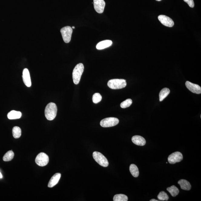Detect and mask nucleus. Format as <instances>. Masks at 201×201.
Segmentation results:
<instances>
[{"label":"nucleus","instance_id":"obj_21","mask_svg":"<svg viewBox=\"0 0 201 201\" xmlns=\"http://www.w3.org/2000/svg\"><path fill=\"white\" fill-rule=\"evenodd\" d=\"M13 136L15 139L19 138L21 135V130L20 127L15 126L12 129Z\"/></svg>","mask_w":201,"mask_h":201},{"label":"nucleus","instance_id":"obj_18","mask_svg":"<svg viewBox=\"0 0 201 201\" xmlns=\"http://www.w3.org/2000/svg\"><path fill=\"white\" fill-rule=\"evenodd\" d=\"M170 90L168 88H163L160 91L159 94L160 100V101H163V100L166 98L168 95L170 93Z\"/></svg>","mask_w":201,"mask_h":201},{"label":"nucleus","instance_id":"obj_4","mask_svg":"<svg viewBox=\"0 0 201 201\" xmlns=\"http://www.w3.org/2000/svg\"><path fill=\"white\" fill-rule=\"evenodd\" d=\"M93 157L95 161L101 166L104 167L108 166L109 163L107 160L101 153L98 152H94Z\"/></svg>","mask_w":201,"mask_h":201},{"label":"nucleus","instance_id":"obj_12","mask_svg":"<svg viewBox=\"0 0 201 201\" xmlns=\"http://www.w3.org/2000/svg\"><path fill=\"white\" fill-rule=\"evenodd\" d=\"M22 78L24 84L27 87H30L31 85L30 72L27 68L24 69L22 73Z\"/></svg>","mask_w":201,"mask_h":201},{"label":"nucleus","instance_id":"obj_13","mask_svg":"<svg viewBox=\"0 0 201 201\" xmlns=\"http://www.w3.org/2000/svg\"><path fill=\"white\" fill-rule=\"evenodd\" d=\"M132 141L135 145L140 146H143L146 143L144 138L140 136L136 135L132 137Z\"/></svg>","mask_w":201,"mask_h":201},{"label":"nucleus","instance_id":"obj_29","mask_svg":"<svg viewBox=\"0 0 201 201\" xmlns=\"http://www.w3.org/2000/svg\"><path fill=\"white\" fill-rule=\"evenodd\" d=\"M2 174L1 173V172H0V178H2Z\"/></svg>","mask_w":201,"mask_h":201},{"label":"nucleus","instance_id":"obj_6","mask_svg":"<svg viewBox=\"0 0 201 201\" xmlns=\"http://www.w3.org/2000/svg\"><path fill=\"white\" fill-rule=\"evenodd\" d=\"M72 32V28L70 26L65 27L61 29V32L65 43H69L71 41Z\"/></svg>","mask_w":201,"mask_h":201},{"label":"nucleus","instance_id":"obj_28","mask_svg":"<svg viewBox=\"0 0 201 201\" xmlns=\"http://www.w3.org/2000/svg\"><path fill=\"white\" fill-rule=\"evenodd\" d=\"M150 201H159V200H156V199H151V200H150Z\"/></svg>","mask_w":201,"mask_h":201},{"label":"nucleus","instance_id":"obj_20","mask_svg":"<svg viewBox=\"0 0 201 201\" xmlns=\"http://www.w3.org/2000/svg\"><path fill=\"white\" fill-rule=\"evenodd\" d=\"M166 189L173 197H176L179 194V189L175 186H172L171 187H168Z\"/></svg>","mask_w":201,"mask_h":201},{"label":"nucleus","instance_id":"obj_22","mask_svg":"<svg viewBox=\"0 0 201 201\" xmlns=\"http://www.w3.org/2000/svg\"><path fill=\"white\" fill-rule=\"evenodd\" d=\"M14 154L12 150H10L6 152L3 157V159L4 161H11L14 158Z\"/></svg>","mask_w":201,"mask_h":201},{"label":"nucleus","instance_id":"obj_8","mask_svg":"<svg viewBox=\"0 0 201 201\" xmlns=\"http://www.w3.org/2000/svg\"><path fill=\"white\" fill-rule=\"evenodd\" d=\"M183 156L181 152H176L169 155L168 159V161L170 164H175L176 163L182 161Z\"/></svg>","mask_w":201,"mask_h":201},{"label":"nucleus","instance_id":"obj_26","mask_svg":"<svg viewBox=\"0 0 201 201\" xmlns=\"http://www.w3.org/2000/svg\"><path fill=\"white\" fill-rule=\"evenodd\" d=\"M101 100L102 96L99 93H95L94 94L93 97H92V100H93L94 103H98L101 101Z\"/></svg>","mask_w":201,"mask_h":201},{"label":"nucleus","instance_id":"obj_2","mask_svg":"<svg viewBox=\"0 0 201 201\" xmlns=\"http://www.w3.org/2000/svg\"><path fill=\"white\" fill-rule=\"evenodd\" d=\"M84 69V64L82 63L78 64L74 67L73 71L72 77L74 83L76 85L78 84L80 82Z\"/></svg>","mask_w":201,"mask_h":201},{"label":"nucleus","instance_id":"obj_3","mask_svg":"<svg viewBox=\"0 0 201 201\" xmlns=\"http://www.w3.org/2000/svg\"><path fill=\"white\" fill-rule=\"evenodd\" d=\"M107 85L110 88L117 90L124 88L127 85V83L124 79H113L108 82Z\"/></svg>","mask_w":201,"mask_h":201},{"label":"nucleus","instance_id":"obj_24","mask_svg":"<svg viewBox=\"0 0 201 201\" xmlns=\"http://www.w3.org/2000/svg\"><path fill=\"white\" fill-rule=\"evenodd\" d=\"M158 198L160 201H168L169 199V196L166 193L162 191L158 194Z\"/></svg>","mask_w":201,"mask_h":201},{"label":"nucleus","instance_id":"obj_9","mask_svg":"<svg viewBox=\"0 0 201 201\" xmlns=\"http://www.w3.org/2000/svg\"><path fill=\"white\" fill-rule=\"evenodd\" d=\"M94 8L99 14H102L104 11L105 3L104 0H94Z\"/></svg>","mask_w":201,"mask_h":201},{"label":"nucleus","instance_id":"obj_15","mask_svg":"<svg viewBox=\"0 0 201 201\" xmlns=\"http://www.w3.org/2000/svg\"><path fill=\"white\" fill-rule=\"evenodd\" d=\"M113 42L110 40H105L99 42L97 45L96 48L98 50H102L108 48L111 46Z\"/></svg>","mask_w":201,"mask_h":201},{"label":"nucleus","instance_id":"obj_1","mask_svg":"<svg viewBox=\"0 0 201 201\" xmlns=\"http://www.w3.org/2000/svg\"><path fill=\"white\" fill-rule=\"evenodd\" d=\"M58 108L55 103H50L47 105L45 110V115L48 120H52L56 117Z\"/></svg>","mask_w":201,"mask_h":201},{"label":"nucleus","instance_id":"obj_23","mask_svg":"<svg viewBox=\"0 0 201 201\" xmlns=\"http://www.w3.org/2000/svg\"><path fill=\"white\" fill-rule=\"evenodd\" d=\"M114 201H127L128 197L124 194H118L114 196L113 198Z\"/></svg>","mask_w":201,"mask_h":201},{"label":"nucleus","instance_id":"obj_17","mask_svg":"<svg viewBox=\"0 0 201 201\" xmlns=\"http://www.w3.org/2000/svg\"><path fill=\"white\" fill-rule=\"evenodd\" d=\"M22 116V114L20 111L12 110L8 113V118L10 120L19 119Z\"/></svg>","mask_w":201,"mask_h":201},{"label":"nucleus","instance_id":"obj_10","mask_svg":"<svg viewBox=\"0 0 201 201\" xmlns=\"http://www.w3.org/2000/svg\"><path fill=\"white\" fill-rule=\"evenodd\" d=\"M158 19L160 22L165 26L171 27L174 25V22L170 17L165 15L158 16Z\"/></svg>","mask_w":201,"mask_h":201},{"label":"nucleus","instance_id":"obj_19","mask_svg":"<svg viewBox=\"0 0 201 201\" xmlns=\"http://www.w3.org/2000/svg\"><path fill=\"white\" fill-rule=\"evenodd\" d=\"M130 171L134 177H137L138 176L139 171L137 165L134 164H131L130 166Z\"/></svg>","mask_w":201,"mask_h":201},{"label":"nucleus","instance_id":"obj_14","mask_svg":"<svg viewBox=\"0 0 201 201\" xmlns=\"http://www.w3.org/2000/svg\"><path fill=\"white\" fill-rule=\"evenodd\" d=\"M61 175L59 173L55 174L50 180L48 184V187L51 188L56 185L59 182L60 178L61 177Z\"/></svg>","mask_w":201,"mask_h":201},{"label":"nucleus","instance_id":"obj_27","mask_svg":"<svg viewBox=\"0 0 201 201\" xmlns=\"http://www.w3.org/2000/svg\"><path fill=\"white\" fill-rule=\"evenodd\" d=\"M185 2L187 3L189 7L193 8L194 6V4L193 0H183Z\"/></svg>","mask_w":201,"mask_h":201},{"label":"nucleus","instance_id":"obj_31","mask_svg":"<svg viewBox=\"0 0 201 201\" xmlns=\"http://www.w3.org/2000/svg\"><path fill=\"white\" fill-rule=\"evenodd\" d=\"M156 1H162V0H156Z\"/></svg>","mask_w":201,"mask_h":201},{"label":"nucleus","instance_id":"obj_5","mask_svg":"<svg viewBox=\"0 0 201 201\" xmlns=\"http://www.w3.org/2000/svg\"><path fill=\"white\" fill-rule=\"evenodd\" d=\"M119 120L115 117H108L102 120L100 122V125L103 127H113L119 124Z\"/></svg>","mask_w":201,"mask_h":201},{"label":"nucleus","instance_id":"obj_30","mask_svg":"<svg viewBox=\"0 0 201 201\" xmlns=\"http://www.w3.org/2000/svg\"><path fill=\"white\" fill-rule=\"evenodd\" d=\"M72 28H73V29H74V28H75V27L73 26V27H72Z\"/></svg>","mask_w":201,"mask_h":201},{"label":"nucleus","instance_id":"obj_7","mask_svg":"<svg viewBox=\"0 0 201 201\" xmlns=\"http://www.w3.org/2000/svg\"><path fill=\"white\" fill-rule=\"evenodd\" d=\"M35 163L38 166H44L48 165L49 162V157L46 154L41 152L37 155L35 160Z\"/></svg>","mask_w":201,"mask_h":201},{"label":"nucleus","instance_id":"obj_11","mask_svg":"<svg viewBox=\"0 0 201 201\" xmlns=\"http://www.w3.org/2000/svg\"><path fill=\"white\" fill-rule=\"evenodd\" d=\"M185 84L188 90L193 93L196 94L201 93V87L200 86L197 84H193L189 81H186Z\"/></svg>","mask_w":201,"mask_h":201},{"label":"nucleus","instance_id":"obj_16","mask_svg":"<svg viewBox=\"0 0 201 201\" xmlns=\"http://www.w3.org/2000/svg\"><path fill=\"white\" fill-rule=\"evenodd\" d=\"M178 184L180 186L181 188L185 190H189L191 189V185L189 181L181 179L178 181Z\"/></svg>","mask_w":201,"mask_h":201},{"label":"nucleus","instance_id":"obj_25","mask_svg":"<svg viewBox=\"0 0 201 201\" xmlns=\"http://www.w3.org/2000/svg\"><path fill=\"white\" fill-rule=\"evenodd\" d=\"M132 100L131 99H128L124 100L122 103H121L120 104L121 108H125L129 107L132 105Z\"/></svg>","mask_w":201,"mask_h":201}]
</instances>
